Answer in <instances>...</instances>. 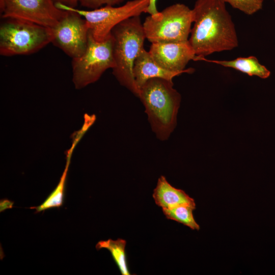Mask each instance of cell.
Listing matches in <instances>:
<instances>
[{
    "instance_id": "cell-19",
    "label": "cell",
    "mask_w": 275,
    "mask_h": 275,
    "mask_svg": "<svg viewBox=\"0 0 275 275\" xmlns=\"http://www.w3.org/2000/svg\"><path fill=\"white\" fill-rule=\"evenodd\" d=\"M53 1L56 4H61L71 8H76L79 3V0H53Z\"/></svg>"
},
{
    "instance_id": "cell-7",
    "label": "cell",
    "mask_w": 275,
    "mask_h": 275,
    "mask_svg": "<svg viewBox=\"0 0 275 275\" xmlns=\"http://www.w3.org/2000/svg\"><path fill=\"white\" fill-rule=\"evenodd\" d=\"M113 44L112 34L106 39L98 41L89 31L85 51L72 61L73 81L76 89L96 81L107 69L114 67Z\"/></svg>"
},
{
    "instance_id": "cell-12",
    "label": "cell",
    "mask_w": 275,
    "mask_h": 275,
    "mask_svg": "<svg viewBox=\"0 0 275 275\" xmlns=\"http://www.w3.org/2000/svg\"><path fill=\"white\" fill-rule=\"evenodd\" d=\"M152 196L155 204L162 209H171L184 205L196 208L194 199L184 191L171 185L163 176L158 178Z\"/></svg>"
},
{
    "instance_id": "cell-18",
    "label": "cell",
    "mask_w": 275,
    "mask_h": 275,
    "mask_svg": "<svg viewBox=\"0 0 275 275\" xmlns=\"http://www.w3.org/2000/svg\"><path fill=\"white\" fill-rule=\"evenodd\" d=\"M125 0H79L80 5L85 8L95 9L106 6H115Z\"/></svg>"
},
{
    "instance_id": "cell-14",
    "label": "cell",
    "mask_w": 275,
    "mask_h": 275,
    "mask_svg": "<svg viewBox=\"0 0 275 275\" xmlns=\"http://www.w3.org/2000/svg\"><path fill=\"white\" fill-rule=\"evenodd\" d=\"M77 142V140H74L72 144V147L67 152V158L66 167L61 177L60 181L56 188L41 205L38 206L31 207V209H35L36 212H39L50 208L59 207L63 205L65 182L70 163V158L74 146L76 145Z\"/></svg>"
},
{
    "instance_id": "cell-20",
    "label": "cell",
    "mask_w": 275,
    "mask_h": 275,
    "mask_svg": "<svg viewBox=\"0 0 275 275\" xmlns=\"http://www.w3.org/2000/svg\"><path fill=\"white\" fill-rule=\"evenodd\" d=\"M156 1L157 0H149L147 13L150 15H154L158 12L156 8Z\"/></svg>"
},
{
    "instance_id": "cell-6",
    "label": "cell",
    "mask_w": 275,
    "mask_h": 275,
    "mask_svg": "<svg viewBox=\"0 0 275 275\" xmlns=\"http://www.w3.org/2000/svg\"><path fill=\"white\" fill-rule=\"evenodd\" d=\"M149 0H132L120 7L103 6L91 10H80L61 4H56L61 9L72 11L82 16L87 21L89 32L98 41L111 36L113 28L124 20L147 13Z\"/></svg>"
},
{
    "instance_id": "cell-4",
    "label": "cell",
    "mask_w": 275,
    "mask_h": 275,
    "mask_svg": "<svg viewBox=\"0 0 275 275\" xmlns=\"http://www.w3.org/2000/svg\"><path fill=\"white\" fill-rule=\"evenodd\" d=\"M6 19L0 26L1 56L34 53L51 43V28L20 19Z\"/></svg>"
},
{
    "instance_id": "cell-13",
    "label": "cell",
    "mask_w": 275,
    "mask_h": 275,
    "mask_svg": "<svg viewBox=\"0 0 275 275\" xmlns=\"http://www.w3.org/2000/svg\"><path fill=\"white\" fill-rule=\"evenodd\" d=\"M202 61L232 68L249 76H256L263 79L268 78L270 74V71L265 66L261 64L254 56L239 57L230 61L211 60L203 58Z\"/></svg>"
},
{
    "instance_id": "cell-8",
    "label": "cell",
    "mask_w": 275,
    "mask_h": 275,
    "mask_svg": "<svg viewBox=\"0 0 275 275\" xmlns=\"http://www.w3.org/2000/svg\"><path fill=\"white\" fill-rule=\"evenodd\" d=\"M67 13L53 0H4L1 14L4 19H20L52 28Z\"/></svg>"
},
{
    "instance_id": "cell-15",
    "label": "cell",
    "mask_w": 275,
    "mask_h": 275,
    "mask_svg": "<svg viewBox=\"0 0 275 275\" xmlns=\"http://www.w3.org/2000/svg\"><path fill=\"white\" fill-rule=\"evenodd\" d=\"M126 241L124 239L118 238L99 241L96 245L97 250L105 249L108 250L115 263L117 265L122 275H130L125 253Z\"/></svg>"
},
{
    "instance_id": "cell-1",
    "label": "cell",
    "mask_w": 275,
    "mask_h": 275,
    "mask_svg": "<svg viewBox=\"0 0 275 275\" xmlns=\"http://www.w3.org/2000/svg\"><path fill=\"white\" fill-rule=\"evenodd\" d=\"M194 25L188 41L202 59L238 46L232 17L222 0H197L193 8Z\"/></svg>"
},
{
    "instance_id": "cell-11",
    "label": "cell",
    "mask_w": 275,
    "mask_h": 275,
    "mask_svg": "<svg viewBox=\"0 0 275 275\" xmlns=\"http://www.w3.org/2000/svg\"><path fill=\"white\" fill-rule=\"evenodd\" d=\"M133 73L140 90L151 78H160L172 81L174 77L184 72L171 71L162 68L154 61L149 52L143 48L135 60Z\"/></svg>"
},
{
    "instance_id": "cell-3",
    "label": "cell",
    "mask_w": 275,
    "mask_h": 275,
    "mask_svg": "<svg viewBox=\"0 0 275 275\" xmlns=\"http://www.w3.org/2000/svg\"><path fill=\"white\" fill-rule=\"evenodd\" d=\"M140 16L129 18L112 30L114 39L113 55L115 66L113 73L122 86L137 97L140 90L133 76V69L136 58L144 48L146 38Z\"/></svg>"
},
{
    "instance_id": "cell-2",
    "label": "cell",
    "mask_w": 275,
    "mask_h": 275,
    "mask_svg": "<svg viewBox=\"0 0 275 275\" xmlns=\"http://www.w3.org/2000/svg\"><path fill=\"white\" fill-rule=\"evenodd\" d=\"M173 81L153 78L140 89L139 97L153 132L162 141L169 139L177 124L181 95L173 88Z\"/></svg>"
},
{
    "instance_id": "cell-17",
    "label": "cell",
    "mask_w": 275,
    "mask_h": 275,
    "mask_svg": "<svg viewBox=\"0 0 275 275\" xmlns=\"http://www.w3.org/2000/svg\"><path fill=\"white\" fill-rule=\"evenodd\" d=\"M228 3L232 7L247 15H252L261 10L263 2L261 0H222Z\"/></svg>"
},
{
    "instance_id": "cell-5",
    "label": "cell",
    "mask_w": 275,
    "mask_h": 275,
    "mask_svg": "<svg viewBox=\"0 0 275 275\" xmlns=\"http://www.w3.org/2000/svg\"><path fill=\"white\" fill-rule=\"evenodd\" d=\"M193 10L182 4L170 6L146 17L143 23L146 38L151 43L188 40Z\"/></svg>"
},
{
    "instance_id": "cell-22",
    "label": "cell",
    "mask_w": 275,
    "mask_h": 275,
    "mask_svg": "<svg viewBox=\"0 0 275 275\" xmlns=\"http://www.w3.org/2000/svg\"><path fill=\"white\" fill-rule=\"evenodd\" d=\"M262 2H263L264 0H261Z\"/></svg>"
},
{
    "instance_id": "cell-21",
    "label": "cell",
    "mask_w": 275,
    "mask_h": 275,
    "mask_svg": "<svg viewBox=\"0 0 275 275\" xmlns=\"http://www.w3.org/2000/svg\"><path fill=\"white\" fill-rule=\"evenodd\" d=\"M4 6V0H0V10H1V12H2V11L3 10Z\"/></svg>"
},
{
    "instance_id": "cell-10",
    "label": "cell",
    "mask_w": 275,
    "mask_h": 275,
    "mask_svg": "<svg viewBox=\"0 0 275 275\" xmlns=\"http://www.w3.org/2000/svg\"><path fill=\"white\" fill-rule=\"evenodd\" d=\"M149 52L159 66L171 71L191 73L194 69H185L189 61H202L195 54L188 40L152 43Z\"/></svg>"
},
{
    "instance_id": "cell-9",
    "label": "cell",
    "mask_w": 275,
    "mask_h": 275,
    "mask_svg": "<svg viewBox=\"0 0 275 275\" xmlns=\"http://www.w3.org/2000/svg\"><path fill=\"white\" fill-rule=\"evenodd\" d=\"M67 11L66 15L51 28V43L74 59L85 51L89 29L82 16L72 11Z\"/></svg>"
},
{
    "instance_id": "cell-16",
    "label": "cell",
    "mask_w": 275,
    "mask_h": 275,
    "mask_svg": "<svg viewBox=\"0 0 275 275\" xmlns=\"http://www.w3.org/2000/svg\"><path fill=\"white\" fill-rule=\"evenodd\" d=\"M196 208L189 205H180L171 209H162L168 219L175 221L193 230H199L200 226L196 222L193 211Z\"/></svg>"
},
{
    "instance_id": "cell-23",
    "label": "cell",
    "mask_w": 275,
    "mask_h": 275,
    "mask_svg": "<svg viewBox=\"0 0 275 275\" xmlns=\"http://www.w3.org/2000/svg\"><path fill=\"white\" fill-rule=\"evenodd\" d=\"M273 1H274V3H275V0H273Z\"/></svg>"
}]
</instances>
